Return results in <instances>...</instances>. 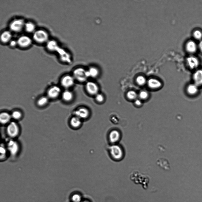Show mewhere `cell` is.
Listing matches in <instances>:
<instances>
[{"label": "cell", "mask_w": 202, "mask_h": 202, "mask_svg": "<svg viewBox=\"0 0 202 202\" xmlns=\"http://www.w3.org/2000/svg\"><path fill=\"white\" fill-rule=\"evenodd\" d=\"M49 38V34L46 31L43 30H35L33 33V38L36 42L43 43L47 41Z\"/></svg>", "instance_id": "cell-1"}, {"label": "cell", "mask_w": 202, "mask_h": 202, "mask_svg": "<svg viewBox=\"0 0 202 202\" xmlns=\"http://www.w3.org/2000/svg\"><path fill=\"white\" fill-rule=\"evenodd\" d=\"M25 22L22 19H16L13 20L10 23L9 28L12 31L19 32L24 28Z\"/></svg>", "instance_id": "cell-2"}, {"label": "cell", "mask_w": 202, "mask_h": 202, "mask_svg": "<svg viewBox=\"0 0 202 202\" xmlns=\"http://www.w3.org/2000/svg\"><path fill=\"white\" fill-rule=\"evenodd\" d=\"M110 153L112 158L116 160L121 159L123 155V152L121 147L119 145L114 144L109 148Z\"/></svg>", "instance_id": "cell-3"}, {"label": "cell", "mask_w": 202, "mask_h": 202, "mask_svg": "<svg viewBox=\"0 0 202 202\" xmlns=\"http://www.w3.org/2000/svg\"><path fill=\"white\" fill-rule=\"evenodd\" d=\"M8 135L10 137L14 138L19 134V129L17 124L14 122H10L8 125L7 128Z\"/></svg>", "instance_id": "cell-4"}, {"label": "cell", "mask_w": 202, "mask_h": 202, "mask_svg": "<svg viewBox=\"0 0 202 202\" xmlns=\"http://www.w3.org/2000/svg\"><path fill=\"white\" fill-rule=\"evenodd\" d=\"M73 74L74 78L80 82L85 81L88 78L86 75V71L81 68L75 70Z\"/></svg>", "instance_id": "cell-5"}, {"label": "cell", "mask_w": 202, "mask_h": 202, "mask_svg": "<svg viewBox=\"0 0 202 202\" xmlns=\"http://www.w3.org/2000/svg\"><path fill=\"white\" fill-rule=\"evenodd\" d=\"M17 45L22 48L29 47L32 44V40L29 37L23 35L20 37L17 40Z\"/></svg>", "instance_id": "cell-6"}, {"label": "cell", "mask_w": 202, "mask_h": 202, "mask_svg": "<svg viewBox=\"0 0 202 202\" xmlns=\"http://www.w3.org/2000/svg\"><path fill=\"white\" fill-rule=\"evenodd\" d=\"M7 148L10 154L14 156L16 155L18 151L19 145L16 141L10 140L8 143Z\"/></svg>", "instance_id": "cell-7"}, {"label": "cell", "mask_w": 202, "mask_h": 202, "mask_svg": "<svg viewBox=\"0 0 202 202\" xmlns=\"http://www.w3.org/2000/svg\"><path fill=\"white\" fill-rule=\"evenodd\" d=\"M85 87L86 90L89 94L92 95H96L98 93V87L94 82L91 81L88 82Z\"/></svg>", "instance_id": "cell-8"}, {"label": "cell", "mask_w": 202, "mask_h": 202, "mask_svg": "<svg viewBox=\"0 0 202 202\" xmlns=\"http://www.w3.org/2000/svg\"><path fill=\"white\" fill-rule=\"evenodd\" d=\"M74 78L70 75L64 77L62 79L61 83L65 88H69L72 86L74 83Z\"/></svg>", "instance_id": "cell-9"}, {"label": "cell", "mask_w": 202, "mask_h": 202, "mask_svg": "<svg viewBox=\"0 0 202 202\" xmlns=\"http://www.w3.org/2000/svg\"><path fill=\"white\" fill-rule=\"evenodd\" d=\"M194 83L199 87L202 85V69H198L195 71L193 75Z\"/></svg>", "instance_id": "cell-10"}, {"label": "cell", "mask_w": 202, "mask_h": 202, "mask_svg": "<svg viewBox=\"0 0 202 202\" xmlns=\"http://www.w3.org/2000/svg\"><path fill=\"white\" fill-rule=\"evenodd\" d=\"M120 137L119 132L116 130H114L111 131L109 134V140L111 143L115 144L119 140Z\"/></svg>", "instance_id": "cell-11"}, {"label": "cell", "mask_w": 202, "mask_h": 202, "mask_svg": "<svg viewBox=\"0 0 202 202\" xmlns=\"http://www.w3.org/2000/svg\"><path fill=\"white\" fill-rule=\"evenodd\" d=\"M187 62L189 68L192 70L196 69L199 65V61L195 57L190 56L187 59Z\"/></svg>", "instance_id": "cell-12"}, {"label": "cell", "mask_w": 202, "mask_h": 202, "mask_svg": "<svg viewBox=\"0 0 202 202\" xmlns=\"http://www.w3.org/2000/svg\"><path fill=\"white\" fill-rule=\"evenodd\" d=\"M148 87L152 89H156L160 88L162 85L161 82L157 79L151 78L148 79L147 82Z\"/></svg>", "instance_id": "cell-13"}, {"label": "cell", "mask_w": 202, "mask_h": 202, "mask_svg": "<svg viewBox=\"0 0 202 202\" xmlns=\"http://www.w3.org/2000/svg\"><path fill=\"white\" fill-rule=\"evenodd\" d=\"M61 92L59 87L54 86L51 87L48 91L47 94L49 97L51 98H55L57 97Z\"/></svg>", "instance_id": "cell-14"}, {"label": "cell", "mask_w": 202, "mask_h": 202, "mask_svg": "<svg viewBox=\"0 0 202 202\" xmlns=\"http://www.w3.org/2000/svg\"><path fill=\"white\" fill-rule=\"evenodd\" d=\"M199 86L194 83L189 84L186 88L188 93L192 96L196 95L199 91Z\"/></svg>", "instance_id": "cell-15"}, {"label": "cell", "mask_w": 202, "mask_h": 202, "mask_svg": "<svg viewBox=\"0 0 202 202\" xmlns=\"http://www.w3.org/2000/svg\"><path fill=\"white\" fill-rule=\"evenodd\" d=\"M76 117L80 119H85L89 115L88 110L84 107H81L77 110L75 112Z\"/></svg>", "instance_id": "cell-16"}, {"label": "cell", "mask_w": 202, "mask_h": 202, "mask_svg": "<svg viewBox=\"0 0 202 202\" xmlns=\"http://www.w3.org/2000/svg\"><path fill=\"white\" fill-rule=\"evenodd\" d=\"M12 35L10 31L5 30L3 32L1 35V41L3 43L9 42L11 40Z\"/></svg>", "instance_id": "cell-17"}, {"label": "cell", "mask_w": 202, "mask_h": 202, "mask_svg": "<svg viewBox=\"0 0 202 202\" xmlns=\"http://www.w3.org/2000/svg\"><path fill=\"white\" fill-rule=\"evenodd\" d=\"M197 49L196 44L195 42L193 41H189L186 44V49L188 52L194 53L196 52Z\"/></svg>", "instance_id": "cell-18"}, {"label": "cell", "mask_w": 202, "mask_h": 202, "mask_svg": "<svg viewBox=\"0 0 202 202\" xmlns=\"http://www.w3.org/2000/svg\"><path fill=\"white\" fill-rule=\"evenodd\" d=\"M11 117V116L8 113L6 112H2L0 115V122L3 124H6L9 122Z\"/></svg>", "instance_id": "cell-19"}, {"label": "cell", "mask_w": 202, "mask_h": 202, "mask_svg": "<svg viewBox=\"0 0 202 202\" xmlns=\"http://www.w3.org/2000/svg\"><path fill=\"white\" fill-rule=\"evenodd\" d=\"M80 119L76 116L72 118L70 121L71 126L74 128H79L81 124Z\"/></svg>", "instance_id": "cell-20"}, {"label": "cell", "mask_w": 202, "mask_h": 202, "mask_svg": "<svg viewBox=\"0 0 202 202\" xmlns=\"http://www.w3.org/2000/svg\"><path fill=\"white\" fill-rule=\"evenodd\" d=\"M24 28L28 33H34L35 31V26L32 22H28L25 23Z\"/></svg>", "instance_id": "cell-21"}, {"label": "cell", "mask_w": 202, "mask_h": 202, "mask_svg": "<svg viewBox=\"0 0 202 202\" xmlns=\"http://www.w3.org/2000/svg\"><path fill=\"white\" fill-rule=\"evenodd\" d=\"M62 97L64 100L66 101H69L72 99L73 94L71 92L66 90L63 92Z\"/></svg>", "instance_id": "cell-22"}, {"label": "cell", "mask_w": 202, "mask_h": 202, "mask_svg": "<svg viewBox=\"0 0 202 202\" xmlns=\"http://www.w3.org/2000/svg\"><path fill=\"white\" fill-rule=\"evenodd\" d=\"M89 77H96L99 74V71L95 67H92L90 68L88 71Z\"/></svg>", "instance_id": "cell-23"}, {"label": "cell", "mask_w": 202, "mask_h": 202, "mask_svg": "<svg viewBox=\"0 0 202 202\" xmlns=\"http://www.w3.org/2000/svg\"><path fill=\"white\" fill-rule=\"evenodd\" d=\"M136 82L140 85H143L147 83V81L146 78L142 75L138 76L136 79Z\"/></svg>", "instance_id": "cell-24"}, {"label": "cell", "mask_w": 202, "mask_h": 202, "mask_svg": "<svg viewBox=\"0 0 202 202\" xmlns=\"http://www.w3.org/2000/svg\"><path fill=\"white\" fill-rule=\"evenodd\" d=\"M126 96L127 98L130 100H135L137 98L138 94L135 91L130 90L127 93Z\"/></svg>", "instance_id": "cell-25"}, {"label": "cell", "mask_w": 202, "mask_h": 202, "mask_svg": "<svg viewBox=\"0 0 202 202\" xmlns=\"http://www.w3.org/2000/svg\"><path fill=\"white\" fill-rule=\"evenodd\" d=\"M49 99L46 96H43L39 99L37 101V104L40 106H43L46 104L48 102Z\"/></svg>", "instance_id": "cell-26"}, {"label": "cell", "mask_w": 202, "mask_h": 202, "mask_svg": "<svg viewBox=\"0 0 202 202\" xmlns=\"http://www.w3.org/2000/svg\"><path fill=\"white\" fill-rule=\"evenodd\" d=\"M57 47V43L54 41H49L47 43V47L50 50H54L56 49Z\"/></svg>", "instance_id": "cell-27"}, {"label": "cell", "mask_w": 202, "mask_h": 202, "mask_svg": "<svg viewBox=\"0 0 202 202\" xmlns=\"http://www.w3.org/2000/svg\"><path fill=\"white\" fill-rule=\"evenodd\" d=\"M149 96L148 92L146 90H143L141 91L138 94L140 99L145 100L147 99Z\"/></svg>", "instance_id": "cell-28"}, {"label": "cell", "mask_w": 202, "mask_h": 202, "mask_svg": "<svg viewBox=\"0 0 202 202\" xmlns=\"http://www.w3.org/2000/svg\"><path fill=\"white\" fill-rule=\"evenodd\" d=\"M71 200L72 202H81L82 201L81 196L77 193L73 195L71 197Z\"/></svg>", "instance_id": "cell-29"}, {"label": "cell", "mask_w": 202, "mask_h": 202, "mask_svg": "<svg viewBox=\"0 0 202 202\" xmlns=\"http://www.w3.org/2000/svg\"><path fill=\"white\" fill-rule=\"evenodd\" d=\"M11 117L13 119H20L22 117L21 113L18 111H15L12 113Z\"/></svg>", "instance_id": "cell-30"}, {"label": "cell", "mask_w": 202, "mask_h": 202, "mask_svg": "<svg viewBox=\"0 0 202 202\" xmlns=\"http://www.w3.org/2000/svg\"><path fill=\"white\" fill-rule=\"evenodd\" d=\"M193 36L195 39L200 40L202 38V33L199 30H196L193 33Z\"/></svg>", "instance_id": "cell-31"}, {"label": "cell", "mask_w": 202, "mask_h": 202, "mask_svg": "<svg viewBox=\"0 0 202 202\" xmlns=\"http://www.w3.org/2000/svg\"><path fill=\"white\" fill-rule=\"evenodd\" d=\"M96 99L98 102H101L104 100V97L102 94L97 93L96 95Z\"/></svg>", "instance_id": "cell-32"}, {"label": "cell", "mask_w": 202, "mask_h": 202, "mask_svg": "<svg viewBox=\"0 0 202 202\" xmlns=\"http://www.w3.org/2000/svg\"><path fill=\"white\" fill-rule=\"evenodd\" d=\"M0 152L1 153V157H4L6 153V150L4 146H2L0 147Z\"/></svg>", "instance_id": "cell-33"}, {"label": "cell", "mask_w": 202, "mask_h": 202, "mask_svg": "<svg viewBox=\"0 0 202 202\" xmlns=\"http://www.w3.org/2000/svg\"><path fill=\"white\" fill-rule=\"evenodd\" d=\"M9 43L10 46L12 47H14L17 45V40H11Z\"/></svg>", "instance_id": "cell-34"}, {"label": "cell", "mask_w": 202, "mask_h": 202, "mask_svg": "<svg viewBox=\"0 0 202 202\" xmlns=\"http://www.w3.org/2000/svg\"><path fill=\"white\" fill-rule=\"evenodd\" d=\"M134 104L137 106H140L142 104V102L141 99L137 98L135 100Z\"/></svg>", "instance_id": "cell-35"}, {"label": "cell", "mask_w": 202, "mask_h": 202, "mask_svg": "<svg viewBox=\"0 0 202 202\" xmlns=\"http://www.w3.org/2000/svg\"><path fill=\"white\" fill-rule=\"evenodd\" d=\"M198 46L200 50L202 52V41H200Z\"/></svg>", "instance_id": "cell-36"}, {"label": "cell", "mask_w": 202, "mask_h": 202, "mask_svg": "<svg viewBox=\"0 0 202 202\" xmlns=\"http://www.w3.org/2000/svg\"><path fill=\"white\" fill-rule=\"evenodd\" d=\"M81 202H89V201H87V200H84V201H82Z\"/></svg>", "instance_id": "cell-37"}]
</instances>
